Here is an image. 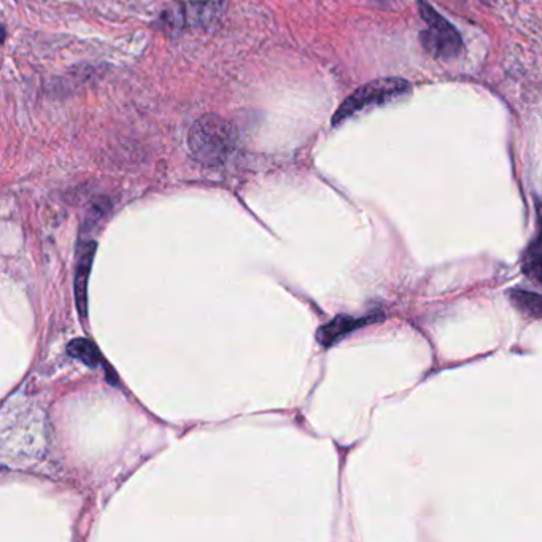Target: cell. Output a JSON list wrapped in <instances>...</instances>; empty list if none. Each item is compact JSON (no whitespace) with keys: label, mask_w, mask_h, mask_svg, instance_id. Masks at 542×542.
<instances>
[{"label":"cell","mask_w":542,"mask_h":542,"mask_svg":"<svg viewBox=\"0 0 542 542\" xmlns=\"http://www.w3.org/2000/svg\"><path fill=\"white\" fill-rule=\"evenodd\" d=\"M525 272L536 282L542 283V237L528 251Z\"/></svg>","instance_id":"cell-9"},{"label":"cell","mask_w":542,"mask_h":542,"mask_svg":"<svg viewBox=\"0 0 542 542\" xmlns=\"http://www.w3.org/2000/svg\"><path fill=\"white\" fill-rule=\"evenodd\" d=\"M418 13L428 26V29L420 34L421 45L426 52L440 59L458 58L464 49L458 30L426 2L418 4Z\"/></svg>","instance_id":"cell-3"},{"label":"cell","mask_w":542,"mask_h":542,"mask_svg":"<svg viewBox=\"0 0 542 542\" xmlns=\"http://www.w3.org/2000/svg\"><path fill=\"white\" fill-rule=\"evenodd\" d=\"M94 255H96V242L80 245L77 270H75V302L81 318H85L88 313V280H90Z\"/></svg>","instance_id":"cell-5"},{"label":"cell","mask_w":542,"mask_h":542,"mask_svg":"<svg viewBox=\"0 0 542 542\" xmlns=\"http://www.w3.org/2000/svg\"><path fill=\"white\" fill-rule=\"evenodd\" d=\"M509 299L517 311L528 315L531 318L542 317V296L526 289H512L509 293Z\"/></svg>","instance_id":"cell-7"},{"label":"cell","mask_w":542,"mask_h":542,"mask_svg":"<svg viewBox=\"0 0 542 542\" xmlns=\"http://www.w3.org/2000/svg\"><path fill=\"white\" fill-rule=\"evenodd\" d=\"M188 145L193 156L205 166H218L237 147V132L229 121L218 115L199 118L188 132Z\"/></svg>","instance_id":"cell-1"},{"label":"cell","mask_w":542,"mask_h":542,"mask_svg":"<svg viewBox=\"0 0 542 542\" xmlns=\"http://www.w3.org/2000/svg\"><path fill=\"white\" fill-rule=\"evenodd\" d=\"M224 7V0H205L194 4H172L162 11L161 23L164 29L179 30L185 26H204L212 20H217L219 11Z\"/></svg>","instance_id":"cell-4"},{"label":"cell","mask_w":542,"mask_h":542,"mask_svg":"<svg viewBox=\"0 0 542 542\" xmlns=\"http://www.w3.org/2000/svg\"><path fill=\"white\" fill-rule=\"evenodd\" d=\"M409 92H411V83L402 78H380L369 81V83L359 86L344 100L342 105L334 113L332 126H339L359 112L387 105Z\"/></svg>","instance_id":"cell-2"},{"label":"cell","mask_w":542,"mask_h":542,"mask_svg":"<svg viewBox=\"0 0 542 542\" xmlns=\"http://www.w3.org/2000/svg\"><path fill=\"white\" fill-rule=\"evenodd\" d=\"M67 353L72 358H77L80 361H83L86 366L97 368L102 363V356L97 350V347L94 342L88 339H75L67 345Z\"/></svg>","instance_id":"cell-8"},{"label":"cell","mask_w":542,"mask_h":542,"mask_svg":"<svg viewBox=\"0 0 542 542\" xmlns=\"http://www.w3.org/2000/svg\"><path fill=\"white\" fill-rule=\"evenodd\" d=\"M374 321H377L375 317L353 318V317H349V315H339V317L331 320L330 323H326L320 327L317 332V340L323 347H331L334 344H337L339 340H342L345 336H349L350 332L359 330V327L366 326L369 323H374Z\"/></svg>","instance_id":"cell-6"}]
</instances>
